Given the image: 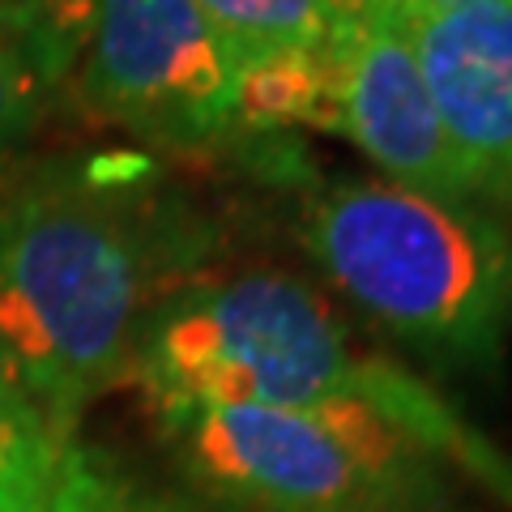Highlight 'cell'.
I'll use <instances>...</instances> for the list:
<instances>
[{
	"label": "cell",
	"mask_w": 512,
	"mask_h": 512,
	"mask_svg": "<svg viewBox=\"0 0 512 512\" xmlns=\"http://www.w3.org/2000/svg\"><path fill=\"white\" fill-rule=\"evenodd\" d=\"M325 60L333 77V133L367 154L380 180L474 205L402 22L372 9L338 13Z\"/></svg>",
	"instance_id": "obj_6"
},
{
	"label": "cell",
	"mask_w": 512,
	"mask_h": 512,
	"mask_svg": "<svg viewBox=\"0 0 512 512\" xmlns=\"http://www.w3.org/2000/svg\"><path fill=\"white\" fill-rule=\"evenodd\" d=\"M77 52L73 22H39L0 30V175L39 133L43 116L69 90Z\"/></svg>",
	"instance_id": "obj_8"
},
{
	"label": "cell",
	"mask_w": 512,
	"mask_h": 512,
	"mask_svg": "<svg viewBox=\"0 0 512 512\" xmlns=\"http://www.w3.org/2000/svg\"><path fill=\"white\" fill-rule=\"evenodd\" d=\"M312 124L333 128V77L320 52H278L239 64L235 82V133Z\"/></svg>",
	"instance_id": "obj_9"
},
{
	"label": "cell",
	"mask_w": 512,
	"mask_h": 512,
	"mask_svg": "<svg viewBox=\"0 0 512 512\" xmlns=\"http://www.w3.org/2000/svg\"><path fill=\"white\" fill-rule=\"evenodd\" d=\"M128 384L154 414L192 406L316 410L359 402L402 423L448 466L512 500V466L406 367L350 342L342 316L278 269L175 286L141 329Z\"/></svg>",
	"instance_id": "obj_2"
},
{
	"label": "cell",
	"mask_w": 512,
	"mask_h": 512,
	"mask_svg": "<svg viewBox=\"0 0 512 512\" xmlns=\"http://www.w3.org/2000/svg\"><path fill=\"white\" fill-rule=\"evenodd\" d=\"M303 248L414 355L491 372L512 320V239L483 205L393 180H333L303 201Z\"/></svg>",
	"instance_id": "obj_3"
},
{
	"label": "cell",
	"mask_w": 512,
	"mask_h": 512,
	"mask_svg": "<svg viewBox=\"0 0 512 512\" xmlns=\"http://www.w3.org/2000/svg\"><path fill=\"white\" fill-rule=\"evenodd\" d=\"M52 512H214V508L197 500H180V495L163 487H150L128 470H120L116 461H107L103 453L69 444Z\"/></svg>",
	"instance_id": "obj_12"
},
{
	"label": "cell",
	"mask_w": 512,
	"mask_h": 512,
	"mask_svg": "<svg viewBox=\"0 0 512 512\" xmlns=\"http://www.w3.org/2000/svg\"><path fill=\"white\" fill-rule=\"evenodd\" d=\"M188 227L120 158H43L0 175V367L52 427L128 384L141 329L175 291Z\"/></svg>",
	"instance_id": "obj_1"
},
{
	"label": "cell",
	"mask_w": 512,
	"mask_h": 512,
	"mask_svg": "<svg viewBox=\"0 0 512 512\" xmlns=\"http://www.w3.org/2000/svg\"><path fill=\"white\" fill-rule=\"evenodd\" d=\"M86 0H0V30H22L39 22H73L82 30Z\"/></svg>",
	"instance_id": "obj_14"
},
{
	"label": "cell",
	"mask_w": 512,
	"mask_h": 512,
	"mask_svg": "<svg viewBox=\"0 0 512 512\" xmlns=\"http://www.w3.org/2000/svg\"><path fill=\"white\" fill-rule=\"evenodd\" d=\"M474 5H504V0H333V18L350 9H372V13H384V18L410 26V22L436 18V13H457Z\"/></svg>",
	"instance_id": "obj_13"
},
{
	"label": "cell",
	"mask_w": 512,
	"mask_h": 512,
	"mask_svg": "<svg viewBox=\"0 0 512 512\" xmlns=\"http://www.w3.org/2000/svg\"><path fill=\"white\" fill-rule=\"evenodd\" d=\"M69 444L0 367V512H52Z\"/></svg>",
	"instance_id": "obj_10"
},
{
	"label": "cell",
	"mask_w": 512,
	"mask_h": 512,
	"mask_svg": "<svg viewBox=\"0 0 512 512\" xmlns=\"http://www.w3.org/2000/svg\"><path fill=\"white\" fill-rule=\"evenodd\" d=\"M406 30L470 201L512 205V0Z\"/></svg>",
	"instance_id": "obj_7"
},
{
	"label": "cell",
	"mask_w": 512,
	"mask_h": 512,
	"mask_svg": "<svg viewBox=\"0 0 512 512\" xmlns=\"http://www.w3.org/2000/svg\"><path fill=\"white\" fill-rule=\"evenodd\" d=\"M239 60L192 0H86L69 90L86 116L150 146L235 133Z\"/></svg>",
	"instance_id": "obj_5"
},
{
	"label": "cell",
	"mask_w": 512,
	"mask_h": 512,
	"mask_svg": "<svg viewBox=\"0 0 512 512\" xmlns=\"http://www.w3.org/2000/svg\"><path fill=\"white\" fill-rule=\"evenodd\" d=\"M184 470L248 512H448L444 457L359 402L158 414Z\"/></svg>",
	"instance_id": "obj_4"
},
{
	"label": "cell",
	"mask_w": 512,
	"mask_h": 512,
	"mask_svg": "<svg viewBox=\"0 0 512 512\" xmlns=\"http://www.w3.org/2000/svg\"><path fill=\"white\" fill-rule=\"evenodd\" d=\"M239 64L278 52H320L333 30V0H192Z\"/></svg>",
	"instance_id": "obj_11"
}]
</instances>
